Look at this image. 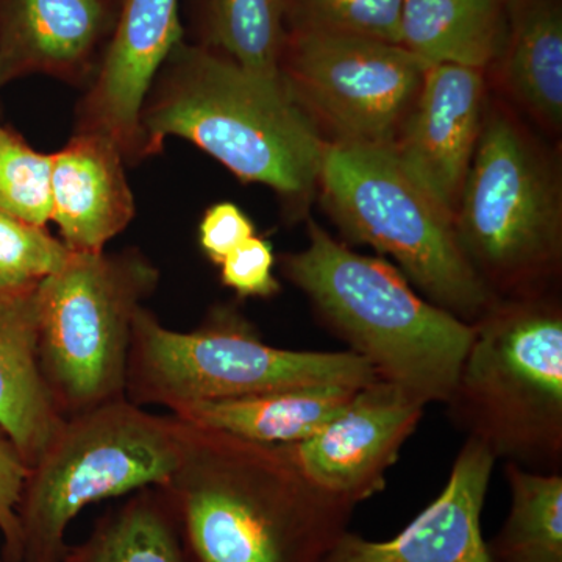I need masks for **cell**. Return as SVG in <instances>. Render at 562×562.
Segmentation results:
<instances>
[{"instance_id": "obj_5", "label": "cell", "mask_w": 562, "mask_h": 562, "mask_svg": "<svg viewBox=\"0 0 562 562\" xmlns=\"http://www.w3.org/2000/svg\"><path fill=\"white\" fill-rule=\"evenodd\" d=\"M376 375L353 351L288 350L262 341L257 327L233 306L211 310L192 331L165 327L143 306L133 322L125 398L173 412L192 403L265 392L351 384Z\"/></svg>"}, {"instance_id": "obj_24", "label": "cell", "mask_w": 562, "mask_h": 562, "mask_svg": "<svg viewBox=\"0 0 562 562\" xmlns=\"http://www.w3.org/2000/svg\"><path fill=\"white\" fill-rule=\"evenodd\" d=\"M54 154L33 149L0 125V213L46 227L52 216Z\"/></svg>"}, {"instance_id": "obj_21", "label": "cell", "mask_w": 562, "mask_h": 562, "mask_svg": "<svg viewBox=\"0 0 562 562\" xmlns=\"http://www.w3.org/2000/svg\"><path fill=\"white\" fill-rule=\"evenodd\" d=\"M61 562H188L179 525L161 487L133 492L95 520L85 541L66 547Z\"/></svg>"}, {"instance_id": "obj_17", "label": "cell", "mask_w": 562, "mask_h": 562, "mask_svg": "<svg viewBox=\"0 0 562 562\" xmlns=\"http://www.w3.org/2000/svg\"><path fill=\"white\" fill-rule=\"evenodd\" d=\"M36 288L0 290V430L29 469L65 422L41 373Z\"/></svg>"}, {"instance_id": "obj_16", "label": "cell", "mask_w": 562, "mask_h": 562, "mask_svg": "<svg viewBox=\"0 0 562 562\" xmlns=\"http://www.w3.org/2000/svg\"><path fill=\"white\" fill-rule=\"evenodd\" d=\"M116 144L74 133L52 165V216L74 254H99L131 225L135 198Z\"/></svg>"}, {"instance_id": "obj_11", "label": "cell", "mask_w": 562, "mask_h": 562, "mask_svg": "<svg viewBox=\"0 0 562 562\" xmlns=\"http://www.w3.org/2000/svg\"><path fill=\"white\" fill-rule=\"evenodd\" d=\"M424 409L402 387L375 380L358 387L310 438L281 447L310 482L357 506L384 490Z\"/></svg>"}, {"instance_id": "obj_2", "label": "cell", "mask_w": 562, "mask_h": 562, "mask_svg": "<svg viewBox=\"0 0 562 562\" xmlns=\"http://www.w3.org/2000/svg\"><path fill=\"white\" fill-rule=\"evenodd\" d=\"M146 158L168 138L190 140L246 183L288 203L308 199L327 140L283 80L181 41L158 70L139 113Z\"/></svg>"}, {"instance_id": "obj_20", "label": "cell", "mask_w": 562, "mask_h": 562, "mask_svg": "<svg viewBox=\"0 0 562 562\" xmlns=\"http://www.w3.org/2000/svg\"><path fill=\"white\" fill-rule=\"evenodd\" d=\"M506 87L532 116L557 131L562 124L560 0H506Z\"/></svg>"}, {"instance_id": "obj_19", "label": "cell", "mask_w": 562, "mask_h": 562, "mask_svg": "<svg viewBox=\"0 0 562 562\" xmlns=\"http://www.w3.org/2000/svg\"><path fill=\"white\" fill-rule=\"evenodd\" d=\"M506 0H403L401 46L425 65L482 70L502 58Z\"/></svg>"}, {"instance_id": "obj_25", "label": "cell", "mask_w": 562, "mask_h": 562, "mask_svg": "<svg viewBox=\"0 0 562 562\" xmlns=\"http://www.w3.org/2000/svg\"><path fill=\"white\" fill-rule=\"evenodd\" d=\"M403 0H288L294 31L339 33L401 44Z\"/></svg>"}, {"instance_id": "obj_15", "label": "cell", "mask_w": 562, "mask_h": 562, "mask_svg": "<svg viewBox=\"0 0 562 562\" xmlns=\"http://www.w3.org/2000/svg\"><path fill=\"white\" fill-rule=\"evenodd\" d=\"M495 461L482 442L465 439L441 494L398 535L371 541L344 532L324 562H491L482 514Z\"/></svg>"}, {"instance_id": "obj_27", "label": "cell", "mask_w": 562, "mask_h": 562, "mask_svg": "<svg viewBox=\"0 0 562 562\" xmlns=\"http://www.w3.org/2000/svg\"><path fill=\"white\" fill-rule=\"evenodd\" d=\"M220 268L222 283L238 297L268 299L280 292L279 280L273 273L276 255L272 244L261 236L246 239L221 262Z\"/></svg>"}, {"instance_id": "obj_29", "label": "cell", "mask_w": 562, "mask_h": 562, "mask_svg": "<svg viewBox=\"0 0 562 562\" xmlns=\"http://www.w3.org/2000/svg\"><path fill=\"white\" fill-rule=\"evenodd\" d=\"M257 235L254 222L238 205L220 202L203 213L199 224V244L206 258L220 266L236 247Z\"/></svg>"}, {"instance_id": "obj_30", "label": "cell", "mask_w": 562, "mask_h": 562, "mask_svg": "<svg viewBox=\"0 0 562 562\" xmlns=\"http://www.w3.org/2000/svg\"><path fill=\"white\" fill-rule=\"evenodd\" d=\"M0 562H7V561L3 560V557H0Z\"/></svg>"}, {"instance_id": "obj_26", "label": "cell", "mask_w": 562, "mask_h": 562, "mask_svg": "<svg viewBox=\"0 0 562 562\" xmlns=\"http://www.w3.org/2000/svg\"><path fill=\"white\" fill-rule=\"evenodd\" d=\"M72 251L46 227L0 213V290L38 286L60 271Z\"/></svg>"}, {"instance_id": "obj_13", "label": "cell", "mask_w": 562, "mask_h": 562, "mask_svg": "<svg viewBox=\"0 0 562 562\" xmlns=\"http://www.w3.org/2000/svg\"><path fill=\"white\" fill-rule=\"evenodd\" d=\"M482 70L431 65L391 149L402 168L454 216L484 117Z\"/></svg>"}, {"instance_id": "obj_22", "label": "cell", "mask_w": 562, "mask_h": 562, "mask_svg": "<svg viewBox=\"0 0 562 562\" xmlns=\"http://www.w3.org/2000/svg\"><path fill=\"white\" fill-rule=\"evenodd\" d=\"M512 508L487 543L491 562H562V473L505 462Z\"/></svg>"}, {"instance_id": "obj_1", "label": "cell", "mask_w": 562, "mask_h": 562, "mask_svg": "<svg viewBox=\"0 0 562 562\" xmlns=\"http://www.w3.org/2000/svg\"><path fill=\"white\" fill-rule=\"evenodd\" d=\"M158 487L188 562H324L357 508L310 482L283 447L191 424Z\"/></svg>"}, {"instance_id": "obj_4", "label": "cell", "mask_w": 562, "mask_h": 562, "mask_svg": "<svg viewBox=\"0 0 562 562\" xmlns=\"http://www.w3.org/2000/svg\"><path fill=\"white\" fill-rule=\"evenodd\" d=\"M450 419L495 460L562 469V308L552 292L501 299L473 338L446 402Z\"/></svg>"}, {"instance_id": "obj_23", "label": "cell", "mask_w": 562, "mask_h": 562, "mask_svg": "<svg viewBox=\"0 0 562 562\" xmlns=\"http://www.w3.org/2000/svg\"><path fill=\"white\" fill-rule=\"evenodd\" d=\"M288 0H201V43L260 76L281 79Z\"/></svg>"}, {"instance_id": "obj_14", "label": "cell", "mask_w": 562, "mask_h": 562, "mask_svg": "<svg viewBox=\"0 0 562 562\" xmlns=\"http://www.w3.org/2000/svg\"><path fill=\"white\" fill-rule=\"evenodd\" d=\"M120 9L117 0H0V85L38 74L83 91Z\"/></svg>"}, {"instance_id": "obj_3", "label": "cell", "mask_w": 562, "mask_h": 562, "mask_svg": "<svg viewBox=\"0 0 562 562\" xmlns=\"http://www.w3.org/2000/svg\"><path fill=\"white\" fill-rule=\"evenodd\" d=\"M281 268L376 379L425 406L449 401L473 325L420 297L395 266L357 254L313 220L308 246L284 255Z\"/></svg>"}, {"instance_id": "obj_12", "label": "cell", "mask_w": 562, "mask_h": 562, "mask_svg": "<svg viewBox=\"0 0 562 562\" xmlns=\"http://www.w3.org/2000/svg\"><path fill=\"white\" fill-rule=\"evenodd\" d=\"M181 41L179 0H122L101 66L77 103L74 133L110 139L128 166L147 160L140 106Z\"/></svg>"}, {"instance_id": "obj_18", "label": "cell", "mask_w": 562, "mask_h": 562, "mask_svg": "<svg viewBox=\"0 0 562 562\" xmlns=\"http://www.w3.org/2000/svg\"><path fill=\"white\" fill-rule=\"evenodd\" d=\"M358 387L351 384H314L192 403L171 414L195 427L210 428L247 441L286 446L301 442L319 430L350 401Z\"/></svg>"}, {"instance_id": "obj_9", "label": "cell", "mask_w": 562, "mask_h": 562, "mask_svg": "<svg viewBox=\"0 0 562 562\" xmlns=\"http://www.w3.org/2000/svg\"><path fill=\"white\" fill-rule=\"evenodd\" d=\"M160 283L135 247L70 255L36 288L38 360L63 419L125 398L133 322Z\"/></svg>"}, {"instance_id": "obj_28", "label": "cell", "mask_w": 562, "mask_h": 562, "mask_svg": "<svg viewBox=\"0 0 562 562\" xmlns=\"http://www.w3.org/2000/svg\"><path fill=\"white\" fill-rule=\"evenodd\" d=\"M29 475V465L22 460L9 436L0 430V535L3 538V560L22 562V535L18 506Z\"/></svg>"}, {"instance_id": "obj_8", "label": "cell", "mask_w": 562, "mask_h": 562, "mask_svg": "<svg viewBox=\"0 0 562 562\" xmlns=\"http://www.w3.org/2000/svg\"><path fill=\"white\" fill-rule=\"evenodd\" d=\"M453 224L462 254L498 299L547 292L560 273L557 169L505 111L484 110Z\"/></svg>"}, {"instance_id": "obj_10", "label": "cell", "mask_w": 562, "mask_h": 562, "mask_svg": "<svg viewBox=\"0 0 562 562\" xmlns=\"http://www.w3.org/2000/svg\"><path fill=\"white\" fill-rule=\"evenodd\" d=\"M428 65L401 44L297 31L288 35L280 76L335 140L391 147L419 94Z\"/></svg>"}, {"instance_id": "obj_7", "label": "cell", "mask_w": 562, "mask_h": 562, "mask_svg": "<svg viewBox=\"0 0 562 562\" xmlns=\"http://www.w3.org/2000/svg\"><path fill=\"white\" fill-rule=\"evenodd\" d=\"M187 435V422L127 398L65 419L25 479L18 506L22 562H61L66 531L87 506L165 486Z\"/></svg>"}, {"instance_id": "obj_6", "label": "cell", "mask_w": 562, "mask_h": 562, "mask_svg": "<svg viewBox=\"0 0 562 562\" xmlns=\"http://www.w3.org/2000/svg\"><path fill=\"white\" fill-rule=\"evenodd\" d=\"M317 187L342 233L390 255L439 308L473 325L501 301L462 254L453 217L406 173L391 147L327 143Z\"/></svg>"}]
</instances>
